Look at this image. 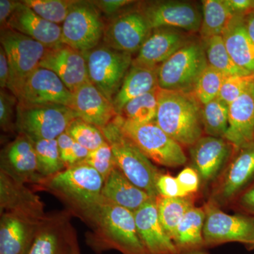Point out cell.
<instances>
[{"label": "cell", "instance_id": "52a82bcc", "mask_svg": "<svg viewBox=\"0 0 254 254\" xmlns=\"http://www.w3.org/2000/svg\"><path fill=\"white\" fill-rule=\"evenodd\" d=\"M208 65L203 42L193 39L159 66V88L193 93Z\"/></svg>", "mask_w": 254, "mask_h": 254}, {"label": "cell", "instance_id": "8992f818", "mask_svg": "<svg viewBox=\"0 0 254 254\" xmlns=\"http://www.w3.org/2000/svg\"><path fill=\"white\" fill-rule=\"evenodd\" d=\"M69 107L59 104L28 105L18 103L15 127L18 135L32 141L57 139L77 118Z\"/></svg>", "mask_w": 254, "mask_h": 254}, {"label": "cell", "instance_id": "f1b7e54d", "mask_svg": "<svg viewBox=\"0 0 254 254\" xmlns=\"http://www.w3.org/2000/svg\"><path fill=\"white\" fill-rule=\"evenodd\" d=\"M101 195L114 204L133 213L154 198L133 185L118 168L114 169L104 182Z\"/></svg>", "mask_w": 254, "mask_h": 254}, {"label": "cell", "instance_id": "30bf717a", "mask_svg": "<svg viewBox=\"0 0 254 254\" xmlns=\"http://www.w3.org/2000/svg\"><path fill=\"white\" fill-rule=\"evenodd\" d=\"M105 25L93 1L75 0L62 25L63 43L83 53L89 51L99 46Z\"/></svg>", "mask_w": 254, "mask_h": 254}, {"label": "cell", "instance_id": "7a4b0ae2", "mask_svg": "<svg viewBox=\"0 0 254 254\" xmlns=\"http://www.w3.org/2000/svg\"><path fill=\"white\" fill-rule=\"evenodd\" d=\"M202 106L193 93L160 88L155 123L182 146L190 147L204 133Z\"/></svg>", "mask_w": 254, "mask_h": 254}, {"label": "cell", "instance_id": "4fadbf2b", "mask_svg": "<svg viewBox=\"0 0 254 254\" xmlns=\"http://www.w3.org/2000/svg\"><path fill=\"white\" fill-rule=\"evenodd\" d=\"M254 180V141L235 150L209 201L221 207L240 196Z\"/></svg>", "mask_w": 254, "mask_h": 254}, {"label": "cell", "instance_id": "d6986e66", "mask_svg": "<svg viewBox=\"0 0 254 254\" xmlns=\"http://www.w3.org/2000/svg\"><path fill=\"white\" fill-rule=\"evenodd\" d=\"M192 33L177 28L153 29L149 37L133 58L132 64L159 67L172 55L193 39Z\"/></svg>", "mask_w": 254, "mask_h": 254}, {"label": "cell", "instance_id": "ab89813d", "mask_svg": "<svg viewBox=\"0 0 254 254\" xmlns=\"http://www.w3.org/2000/svg\"><path fill=\"white\" fill-rule=\"evenodd\" d=\"M94 168L103 177L104 182L116 167L113 150L108 141L98 149L89 152V154L81 163ZM79 164V163H78Z\"/></svg>", "mask_w": 254, "mask_h": 254}, {"label": "cell", "instance_id": "f6af8a7d", "mask_svg": "<svg viewBox=\"0 0 254 254\" xmlns=\"http://www.w3.org/2000/svg\"><path fill=\"white\" fill-rule=\"evenodd\" d=\"M156 188L159 195L166 198L184 196L179 186L176 177L161 173L156 182Z\"/></svg>", "mask_w": 254, "mask_h": 254}, {"label": "cell", "instance_id": "e575fe53", "mask_svg": "<svg viewBox=\"0 0 254 254\" xmlns=\"http://www.w3.org/2000/svg\"><path fill=\"white\" fill-rule=\"evenodd\" d=\"M33 143L38 172L45 180L66 169L60 157L58 140H38Z\"/></svg>", "mask_w": 254, "mask_h": 254}, {"label": "cell", "instance_id": "836d02e7", "mask_svg": "<svg viewBox=\"0 0 254 254\" xmlns=\"http://www.w3.org/2000/svg\"><path fill=\"white\" fill-rule=\"evenodd\" d=\"M159 88L131 100L124 107L120 116L136 123L155 122L158 106Z\"/></svg>", "mask_w": 254, "mask_h": 254}, {"label": "cell", "instance_id": "484cf974", "mask_svg": "<svg viewBox=\"0 0 254 254\" xmlns=\"http://www.w3.org/2000/svg\"><path fill=\"white\" fill-rule=\"evenodd\" d=\"M64 217H52L40 227L28 254H69L76 237Z\"/></svg>", "mask_w": 254, "mask_h": 254}, {"label": "cell", "instance_id": "b9f144b4", "mask_svg": "<svg viewBox=\"0 0 254 254\" xmlns=\"http://www.w3.org/2000/svg\"><path fill=\"white\" fill-rule=\"evenodd\" d=\"M254 82V74L227 76L222 83L218 98L230 105Z\"/></svg>", "mask_w": 254, "mask_h": 254}, {"label": "cell", "instance_id": "ee69618b", "mask_svg": "<svg viewBox=\"0 0 254 254\" xmlns=\"http://www.w3.org/2000/svg\"><path fill=\"white\" fill-rule=\"evenodd\" d=\"M184 196L193 195L199 188V175L192 167L183 169L176 177Z\"/></svg>", "mask_w": 254, "mask_h": 254}, {"label": "cell", "instance_id": "c3c4849f", "mask_svg": "<svg viewBox=\"0 0 254 254\" xmlns=\"http://www.w3.org/2000/svg\"><path fill=\"white\" fill-rule=\"evenodd\" d=\"M237 203L242 210L250 214L251 215H254V183L249 187L241 193L238 197Z\"/></svg>", "mask_w": 254, "mask_h": 254}, {"label": "cell", "instance_id": "d590c367", "mask_svg": "<svg viewBox=\"0 0 254 254\" xmlns=\"http://www.w3.org/2000/svg\"><path fill=\"white\" fill-rule=\"evenodd\" d=\"M202 123L206 136L224 138L229 127V105L217 98L202 106Z\"/></svg>", "mask_w": 254, "mask_h": 254}, {"label": "cell", "instance_id": "681fc988", "mask_svg": "<svg viewBox=\"0 0 254 254\" xmlns=\"http://www.w3.org/2000/svg\"><path fill=\"white\" fill-rule=\"evenodd\" d=\"M20 1L0 0V25L1 29L7 28V23L17 7Z\"/></svg>", "mask_w": 254, "mask_h": 254}, {"label": "cell", "instance_id": "277c9868", "mask_svg": "<svg viewBox=\"0 0 254 254\" xmlns=\"http://www.w3.org/2000/svg\"><path fill=\"white\" fill-rule=\"evenodd\" d=\"M104 180L94 168L79 163L47 179L42 185L69 203L78 213L101 198Z\"/></svg>", "mask_w": 254, "mask_h": 254}, {"label": "cell", "instance_id": "9c48e42d", "mask_svg": "<svg viewBox=\"0 0 254 254\" xmlns=\"http://www.w3.org/2000/svg\"><path fill=\"white\" fill-rule=\"evenodd\" d=\"M0 42L10 67L8 91L16 97L25 81L39 67L46 46L10 28L1 29Z\"/></svg>", "mask_w": 254, "mask_h": 254}, {"label": "cell", "instance_id": "3957f363", "mask_svg": "<svg viewBox=\"0 0 254 254\" xmlns=\"http://www.w3.org/2000/svg\"><path fill=\"white\" fill-rule=\"evenodd\" d=\"M113 150L116 167L136 186L156 198V182L161 172L122 131L116 120L100 128Z\"/></svg>", "mask_w": 254, "mask_h": 254}, {"label": "cell", "instance_id": "4dcf8cb0", "mask_svg": "<svg viewBox=\"0 0 254 254\" xmlns=\"http://www.w3.org/2000/svg\"><path fill=\"white\" fill-rule=\"evenodd\" d=\"M155 204L159 220L172 240L182 219L189 210L195 207L193 195L176 198H166L158 195L155 198Z\"/></svg>", "mask_w": 254, "mask_h": 254}, {"label": "cell", "instance_id": "44dd1931", "mask_svg": "<svg viewBox=\"0 0 254 254\" xmlns=\"http://www.w3.org/2000/svg\"><path fill=\"white\" fill-rule=\"evenodd\" d=\"M71 109L78 118L103 128L118 116L110 101L91 82L85 83L73 93Z\"/></svg>", "mask_w": 254, "mask_h": 254}, {"label": "cell", "instance_id": "f35d334b", "mask_svg": "<svg viewBox=\"0 0 254 254\" xmlns=\"http://www.w3.org/2000/svg\"><path fill=\"white\" fill-rule=\"evenodd\" d=\"M226 77L225 74L210 65L207 66L200 75L193 92L200 104L204 105L218 98Z\"/></svg>", "mask_w": 254, "mask_h": 254}, {"label": "cell", "instance_id": "9a60e30c", "mask_svg": "<svg viewBox=\"0 0 254 254\" xmlns=\"http://www.w3.org/2000/svg\"><path fill=\"white\" fill-rule=\"evenodd\" d=\"M0 212L11 214L43 225L50 220L44 205L38 195L34 194L24 184L16 181L0 170Z\"/></svg>", "mask_w": 254, "mask_h": 254}, {"label": "cell", "instance_id": "7c38bea8", "mask_svg": "<svg viewBox=\"0 0 254 254\" xmlns=\"http://www.w3.org/2000/svg\"><path fill=\"white\" fill-rule=\"evenodd\" d=\"M152 29L177 28L193 33L199 32L202 11L195 3L187 1H148L138 3Z\"/></svg>", "mask_w": 254, "mask_h": 254}, {"label": "cell", "instance_id": "83f0119b", "mask_svg": "<svg viewBox=\"0 0 254 254\" xmlns=\"http://www.w3.org/2000/svg\"><path fill=\"white\" fill-rule=\"evenodd\" d=\"M203 208L193 207L187 212L173 237L177 254H207L203 237L205 221Z\"/></svg>", "mask_w": 254, "mask_h": 254}, {"label": "cell", "instance_id": "f546056e", "mask_svg": "<svg viewBox=\"0 0 254 254\" xmlns=\"http://www.w3.org/2000/svg\"><path fill=\"white\" fill-rule=\"evenodd\" d=\"M158 68L131 64L113 103L118 115L131 100L159 88Z\"/></svg>", "mask_w": 254, "mask_h": 254}, {"label": "cell", "instance_id": "8fae6325", "mask_svg": "<svg viewBox=\"0 0 254 254\" xmlns=\"http://www.w3.org/2000/svg\"><path fill=\"white\" fill-rule=\"evenodd\" d=\"M203 208V237L207 248L227 242H240L254 249V216L229 215L210 201Z\"/></svg>", "mask_w": 254, "mask_h": 254}, {"label": "cell", "instance_id": "e0dca14e", "mask_svg": "<svg viewBox=\"0 0 254 254\" xmlns=\"http://www.w3.org/2000/svg\"><path fill=\"white\" fill-rule=\"evenodd\" d=\"M235 148L224 138L203 136L190 147L191 167L203 184L218 180L231 160Z\"/></svg>", "mask_w": 254, "mask_h": 254}, {"label": "cell", "instance_id": "ba28073f", "mask_svg": "<svg viewBox=\"0 0 254 254\" xmlns=\"http://www.w3.org/2000/svg\"><path fill=\"white\" fill-rule=\"evenodd\" d=\"M83 54L90 82L113 102L131 67L132 55L113 49L103 43Z\"/></svg>", "mask_w": 254, "mask_h": 254}, {"label": "cell", "instance_id": "603a6c76", "mask_svg": "<svg viewBox=\"0 0 254 254\" xmlns=\"http://www.w3.org/2000/svg\"><path fill=\"white\" fill-rule=\"evenodd\" d=\"M7 27L39 42L47 48L63 44L62 26L46 21L21 1L8 21Z\"/></svg>", "mask_w": 254, "mask_h": 254}, {"label": "cell", "instance_id": "d6a6232c", "mask_svg": "<svg viewBox=\"0 0 254 254\" xmlns=\"http://www.w3.org/2000/svg\"><path fill=\"white\" fill-rule=\"evenodd\" d=\"M204 44L208 65L226 76L235 75H250L234 63L227 51L222 36H213L202 41Z\"/></svg>", "mask_w": 254, "mask_h": 254}, {"label": "cell", "instance_id": "7bdbcfd3", "mask_svg": "<svg viewBox=\"0 0 254 254\" xmlns=\"http://www.w3.org/2000/svg\"><path fill=\"white\" fill-rule=\"evenodd\" d=\"M18 100L9 91L1 88L0 91V126L5 132L16 131V107Z\"/></svg>", "mask_w": 254, "mask_h": 254}, {"label": "cell", "instance_id": "7dc6e473", "mask_svg": "<svg viewBox=\"0 0 254 254\" xmlns=\"http://www.w3.org/2000/svg\"><path fill=\"white\" fill-rule=\"evenodd\" d=\"M234 15L246 14L254 11V0H225Z\"/></svg>", "mask_w": 254, "mask_h": 254}, {"label": "cell", "instance_id": "8d00e7d4", "mask_svg": "<svg viewBox=\"0 0 254 254\" xmlns=\"http://www.w3.org/2000/svg\"><path fill=\"white\" fill-rule=\"evenodd\" d=\"M66 132L89 152L98 149L107 142L99 128L79 118L71 122Z\"/></svg>", "mask_w": 254, "mask_h": 254}, {"label": "cell", "instance_id": "ffe728a7", "mask_svg": "<svg viewBox=\"0 0 254 254\" xmlns=\"http://www.w3.org/2000/svg\"><path fill=\"white\" fill-rule=\"evenodd\" d=\"M0 158V170L16 181L41 185L46 181L38 172L33 141L27 137L18 135L14 141L5 145Z\"/></svg>", "mask_w": 254, "mask_h": 254}, {"label": "cell", "instance_id": "4316f807", "mask_svg": "<svg viewBox=\"0 0 254 254\" xmlns=\"http://www.w3.org/2000/svg\"><path fill=\"white\" fill-rule=\"evenodd\" d=\"M222 37L234 63L254 74V43L246 30L244 16L234 15L222 32Z\"/></svg>", "mask_w": 254, "mask_h": 254}, {"label": "cell", "instance_id": "f5cc1de1", "mask_svg": "<svg viewBox=\"0 0 254 254\" xmlns=\"http://www.w3.org/2000/svg\"><path fill=\"white\" fill-rule=\"evenodd\" d=\"M69 254H80V252L79 250H78L77 242H76V240L73 242L72 247H71Z\"/></svg>", "mask_w": 254, "mask_h": 254}, {"label": "cell", "instance_id": "2e32d148", "mask_svg": "<svg viewBox=\"0 0 254 254\" xmlns=\"http://www.w3.org/2000/svg\"><path fill=\"white\" fill-rule=\"evenodd\" d=\"M16 98L22 104H59L71 108L73 93L56 73L39 66L25 81Z\"/></svg>", "mask_w": 254, "mask_h": 254}, {"label": "cell", "instance_id": "816d5d0a", "mask_svg": "<svg viewBox=\"0 0 254 254\" xmlns=\"http://www.w3.org/2000/svg\"><path fill=\"white\" fill-rule=\"evenodd\" d=\"M244 22L249 36L254 43V11L244 16Z\"/></svg>", "mask_w": 254, "mask_h": 254}, {"label": "cell", "instance_id": "bcb514c9", "mask_svg": "<svg viewBox=\"0 0 254 254\" xmlns=\"http://www.w3.org/2000/svg\"><path fill=\"white\" fill-rule=\"evenodd\" d=\"M93 1L103 14L110 18L121 13L125 8L136 2L131 0H98Z\"/></svg>", "mask_w": 254, "mask_h": 254}, {"label": "cell", "instance_id": "74e56055", "mask_svg": "<svg viewBox=\"0 0 254 254\" xmlns=\"http://www.w3.org/2000/svg\"><path fill=\"white\" fill-rule=\"evenodd\" d=\"M23 4L50 22L63 23L75 0H23Z\"/></svg>", "mask_w": 254, "mask_h": 254}, {"label": "cell", "instance_id": "ac0fdd59", "mask_svg": "<svg viewBox=\"0 0 254 254\" xmlns=\"http://www.w3.org/2000/svg\"><path fill=\"white\" fill-rule=\"evenodd\" d=\"M40 66L56 73L72 93L90 82L84 54L65 44L47 48Z\"/></svg>", "mask_w": 254, "mask_h": 254}, {"label": "cell", "instance_id": "5bb4252c", "mask_svg": "<svg viewBox=\"0 0 254 254\" xmlns=\"http://www.w3.org/2000/svg\"><path fill=\"white\" fill-rule=\"evenodd\" d=\"M152 29L141 10L125 9L110 18L105 25L103 44L125 53H137L151 33Z\"/></svg>", "mask_w": 254, "mask_h": 254}, {"label": "cell", "instance_id": "7402d4cb", "mask_svg": "<svg viewBox=\"0 0 254 254\" xmlns=\"http://www.w3.org/2000/svg\"><path fill=\"white\" fill-rule=\"evenodd\" d=\"M137 230L148 254H177L173 240L159 220L155 198L133 213Z\"/></svg>", "mask_w": 254, "mask_h": 254}, {"label": "cell", "instance_id": "6da1fadb", "mask_svg": "<svg viewBox=\"0 0 254 254\" xmlns=\"http://www.w3.org/2000/svg\"><path fill=\"white\" fill-rule=\"evenodd\" d=\"M81 214L94 230L91 242L94 250H116L123 254H148L140 238L133 212L101 196Z\"/></svg>", "mask_w": 254, "mask_h": 254}, {"label": "cell", "instance_id": "1f68e13d", "mask_svg": "<svg viewBox=\"0 0 254 254\" xmlns=\"http://www.w3.org/2000/svg\"><path fill=\"white\" fill-rule=\"evenodd\" d=\"M225 0L202 1V21L199 30L200 39L222 36L225 28L233 17Z\"/></svg>", "mask_w": 254, "mask_h": 254}, {"label": "cell", "instance_id": "60d3db41", "mask_svg": "<svg viewBox=\"0 0 254 254\" xmlns=\"http://www.w3.org/2000/svg\"><path fill=\"white\" fill-rule=\"evenodd\" d=\"M60 157L66 168L81 163L89 154V150L78 144L66 131L58 138Z\"/></svg>", "mask_w": 254, "mask_h": 254}, {"label": "cell", "instance_id": "d4e9b609", "mask_svg": "<svg viewBox=\"0 0 254 254\" xmlns=\"http://www.w3.org/2000/svg\"><path fill=\"white\" fill-rule=\"evenodd\" d=\"M41 226L17 215H1L0 254H28Z\"/></svg>", "mask_w": 254, "mask_h": 254}, {"label": "cell", "instance_id": "cb8c5ba5", "mask_svg": "<svg viewBox=\"0 0 254 254\" xmlns=\"http://www.w3.org/2000/svg\"><path fill=\"white\" fill-rule=\"evenodd\" d=\"M224 138L235 150L254 141V82L229 105V127Z\"/></svg>", "mask_w": 254, "mask_h": 254}, {"label": "cell", "instance_id": "5b68a950", "mask_svg": "<svg viewBox=\"0 0 254 254\" xmlns=\"http://www.w3.org/2000/svg\"><path fill=\"white\" fill-rule=\"evenodd\" d=\"M122 131L153 163L166 168H177L187 163L183 146L160 128L155 122L136 123L118 115L115 118Z\"/></svg>", "mask_w": 254, "mask_h": 254}, {"label": "cell", "instance_id": "f907efd6", "mask_svg": "<svg viewBox=\"0 0 254 254\" xmlns=\"http://www.w3.org/2000/svg\"><path fill=\"white\" fill-rule=\"evenodd\" d=\"M10 78V67L6 53L2 47L0 48V86L2 89L7 88Z\"/></svg>", "mask_w": 254, "mask_h": 254}]
</instances>
